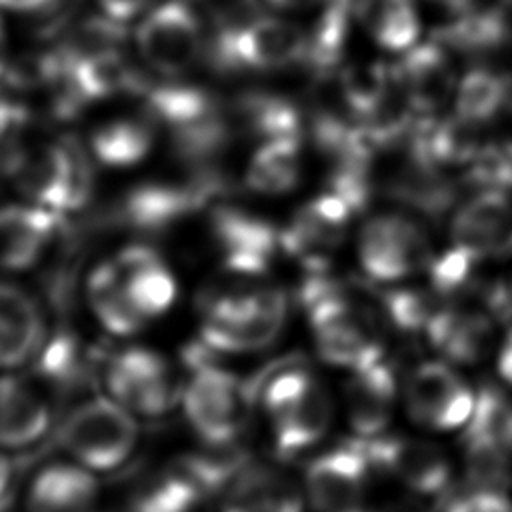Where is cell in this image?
<instances>
[{"instance_id": "6da1fadb", "label": "cell", "mask_w": 512, "mask_h": 512, "mask_svg": "<svg viewBox=\"0 0 512 512\" xmlns=\"http://www.w3.org/2000/svg\"><path fill=\"white\" fill-rule=\"evenodd\" d=\"M274 446L292 456L316 446L330 430L336 402L328 386L302 362L272 366L254 386Z\"/></svg>"}, {"instance_id": "7a4b0ae2", "label": "cell", "mask_w": 512, "mask_h": 512, "mask_svg": "<svg viewBox=\"0 0 512 512\" xmlns=\"http://www.w3.org/2000/svg\"><path fill=\"white\" fill-rule=\"evenodd\" d=\"M336 90V110L376 148L396 146L414 124L390 58L346 62L336 72Z\"/></svg>"}, {"instance_id": "3957f363", "label": "cell", "mask_w": 512, "mask_h": 512, "mask_svg": "<svg viewBox=\"0 0 512 512\" xmlns=\"http://www.w3.org/2000/svg\"><path fill=\"white\" fill-rule=\"evenodd\" d=\"M288 298L274 286H234L206 296L200 338L208 352L244 354L268 348L282 334Z\"/></svg>"}, {"instance_id": "277c9868", "label": "cell", "mask_w": 512, "mask_h": 512, "mask_svg": "<svg viewBox=\"0 0 512 512\" xmlns=\"http://www.w3.org/2000/svg\"><path fill=\"white\" fill-rule=\"evenodd\" d=\"M180 386V404L190 428L214 448L230 446L246 428L254 408V386L214 364L206 348L194 350Z\"/></svg>"}, {"instance_id": "5b68a950", "label": "cell", "mask_w": 512, "mask_h": 512, "mask_svg": "<svg viewBox=\"0 0 512 512\" xmlns=\"http://www.w3.org/2000/svg\"><path fill=\"white\" fill-rule=\"evenodd\" d=\"M356 258L366 276L400 284L434 264V240L412 212L386 206L368 214L356 230Z\"/></svg>"}, {"instance_id": "8992f818", "label": "cell", "mask_w": 512, "mask_h": 512, "mask_svg": "<svg viewBox=\"0 0 512 512\" xmlns=\"http://www.w3.org/2000/svg\"><path fill=\"white\" fill-rule=\"evenodd\" d=\"M4 172L30 204L58 214L78 210L92 190L86 158L72 142H34L12 150Z\"/></svg>"}, {"instance_id": "52a82bcc", "label": "cell", "mask_w": 512, "mask_h": 512, "mask_svg": "<svg viewBox=\"0 0 512 512\" xmlns=\"http://www.w3.org/2000/svg\"><path fill=\"white\" fill-rule=\"evenodd\" d=\"M304 304L320 356L346 372L384 360L382 340L370 314L324 284L310 282Z\"/></svg>"}, {"instance_id": "ba28073f", "label": "cell", "mask_w": 512, "mask_h": 512, "mask_svg": "<svg viewBox=\"0 0 512 512\" xmlns=\"http://www.w3.org/2000/svg\"><path fill=\"white\" fill-rule=\"evenodd\" d=\"M400 410L426 434H450L468 428L478 396L450 360L434 358L416 364L400 384Z\"/></svg>"}, {"instance_id": "9c48e42d", "label": "cell", "mask_w": 512, "mask_h": 512, "mask_svg": "<svg viewBox=\"0 0 512 512\" xmlns=\"http://www.w3.org/2000/svg\"><path fill=\"white\" fill-rule=\"evenodd\" d=\"M58 440L74 462L92 472L120 468L136 450L134 414L114 398H90L74 406L58 428Z\"/></svg>"}, {"instance_id": "30bf717a", "label": "cell", "mask_w": 512, "mask_h": 512, "mask_svg": "<svg viewBox=\"0 0 512 512\" xmlns=\"http://www.w3.org/2000/svg\"><path fill=\"white\" fill-rule=\"evenodd\" d=\"M452 252L474 264L512 256V190L480 184L452 208L448 220Z\"/></svg>"}, {"instance_id": "8fae6325", "label": "cell", "mask_w": 512, "mask_h": 512, "mask_svg": "<svg viewBox=\"0 0 512 512\" xmlns=\"http://www.w3.org/2000/svg\"><path fill=\"white\" fill-rule=\"evenodd\" d=\"M148 106L156 120L166 124L178 152L202 162L214 156L228 140L230 126L216 100L190 86H160L148 90Z\"/></svg>"}, {"instance_id": "7c38bea8", "label": "cell", "mask_w": 512, "mask_h": 512, "mask_svg": "<svg viewBox=\"0 0 512 512\" xmlns=\"http://www.w3.org/2000/svg\"><path fill=\"white\" fill-rule=\"evenodd\" d=\"M104 382L110 398L134 416H164L180 400L168 360L146 346L114 352L104 366Z\"/></svg>"}, {"instance_id": "4fadbf2b", "label": "cell", "mask_w": 512, "mask_h": 512, "mask_svg": "<svg viewBox=\"0 0 512 512\" xmlns=\"http://www.w3.org/2000/svg\"><path fill=\"white\" fill-rule=\"evenodd\" d=\"M212 56L220 68H286L306 60V30L280 18L246 20L220 30Z\"/></svg>"}, {"instance_id": "5bb4252c", "label": "cell", "mask_w": 512, "mask_h": 512, "mask_svg": "<svg viewBox=\"0 0 512 512\" xmlns=\"http://www.w3.org/2000/svg\"><path fill=\"white\" fill-rule=\"evenodd\" d=\"M430 34L462 64L504 60L512 50V0H474L458 10L438 14Z\"/></svg>"}, {"instance_id": "9a60e30c", "label": "cell", "mask_w": 512, "mask_h": 512, "mask_svg": "<svg viewBox=\"0 0 512 512\" xmlns=\"http://www.w3.org/2000/svg\"><path fill=\"white\" fill-rule=\"evenodd\" d=\"M364 444L370 446L366 450L370 462L412 494L436 496L452 482L450 454L426 436H400L388 430Z\"/></svg>"}, {"instance_id": "2e32d148", "label": "cell", "mask_w": 512, "mask_h": 512, "mask_svg": "<svg viewBox=\"0 0 512 512\" xmlns=\"http://www.w3.org/2000/svg\"><path fill=\"white\" fill-rule=\"evenodd\" d=\"M302 486L316 512H364L370 458L354 444L328 448L308 464Z\"/></svg>"}, {"instance_id": "e0dca14e", "label": "cell", "mask_w": 512, "mask_h": 512, "mask_svg": "<svg viewBox=\"0 0 512 512\" xmlns=\"http://www.w3.org/2000/svg\"><path fill=\"white\" fill-rule=\"evenodd\" d=\"M512 102V70L504 60H480L460 66L448 114L478 134H496Z\"/></svg>"}, {"instance_id": "ac0fdd59", "label": "cell", "mask_w": 512, "mask_h": 512, "mask_svg": "<svg viewBox=\"0 0 512 512\" xmlns=\"http://www.w3.org/2000/svg\"><path fill=\"white\" fill-rule=\"evenodd\" d=\"M392 64L414 120L448 110L462 62L440 40L428 34Z\"/></svg>"}, {"instance_id": "d6986e66", "label": "cell", "mask_w": 512, "mask_h": 512, "mask_svg": "<svg viewBox=\"0 0 512 512\" xmlns=\"http://www.w3.org/2000/svg\"><path fill=\"white\" fill-rule=\"evenodd\" d=\"M354 208V202L328 188L308 200L282 230V248L304 264H322L348 238Z\"/></svg>"}, {"instance_id": "ffe728a7", "label": "cell", "mask_w": 512, "mask_h": 512, "mask_svg": "<svg viewBox=\"0 0 512 512\" xmlns=\"http://www.w3.org/2000/svg\"><path fill=\"white\" fill-rule=\"evenodd\" d=\"M142 58L168 76L186 72L202 50V28L182 2H166L152 10L136 32Z\"/></svg>"}, {"instance_id": "44dd1931", "label": "cell", "mask_w": 512, "mask_h": 512, "mask_svg": "<svg viewBox=\"0 0 512 512\" xmlns=\"http://www.w3.org/2000/svg\"><path fill=\"white\" fill-rule=\"evenodd\" d=\"M358 38L372 54L398 58L430 34L428 8L422 0H352Z\"/></svg>"}, {"instance_id": "7402d4cb", "label": "cell", "mask_w": 512, "mask_h": 512, "mask_svg": "<svg viewBox=\"0 0 512 512\" xmlns=\"http://www.w3.org/2000/svg\"><path fill=\"white\" fill-rule=\"evenodd\" d=\"M218 512H302V482L268 462L242 460L224 480Z\"/></svg>"}, {"instance_id": "603a6c76", "label": "cell", "mask_w": 512, "mask_h": 512, "mask_svg": "<svg viewBox=\"0 0 512 512\" xmlns=\"http://www.w3.org/2000/svg\"><path fill=\"white\" fill-rule=\"evenodd\" d=\"M210 228L224 270L240 276H260L272 266L276 250L282 248V232L234 206L214 208Z\"/></svg>"}, {"instance_id": "cb8c5ba5", "label": "cell", "mask_w": 512, "mask_h": 512, "mask_svg": "<svg viewBox=\"0 0 512 512\" xmlns=\"http://www.w3.org/2000/svg\"><path fill=\"white\" fill-rule=\"evenodd\" d=\"M118 288L136 312L148 324L166 314L178 294V282L166 260L146 244H130L108 258Z\"/></svg>"}, {"instance_id": "d4e9b609", "label": "cell", "mask_w": 512, "mask_h": 512, "mask_svg": "<svg viewBox=\"0 0 512 512\" xmlns=\"http://www.w3.org/2000/svg\"><path fill=\"white\" fill-rule=\"evenodd\" d=\"M218 182L202 172L192 182H150L126 194L118 218L140 232H160L206 204Z\"/></svg>"}, {"instance_id": "484cf974", "label": "cell", "mask_w": 512, "mask_h": 512, "mask_svg": "<svg viewBox=\"0 0 512 512\" xmlns=\"http://www.w3.org/2000/svg\"><path fill=\"white\" fill-rule=\"evenodd\" d=\"M344 416L360 442L386 434L400 406V384L384 360L350 370L342 390Z\"/></svg>"}, {"instance_id": "4316f807", "label": "cell", "mask_w": 512, "mask_h": 512, "mask_svg": "<svg viewBox=\"0 0 512 512\" xmlns=\"http://www.w3.org/2000/svg\"><path fill=\"white\" fill-rule=\"evenodd\" d=\"M54 390L36 374L0 380V448L36 444L54 424Z\"/></svg>"}, {"instance_id": "83f0119b", "label": "cell", "mask_w": 512, "mask_h": 512, "mask_svg": "<svg viewBox=\"0 0 512 512\" xmlns=\"http://www.w3.org/2000/svg\"><path fill=\"white\" fill-rule=\"evenodd\" d=\"M62 218L36 204L0 210V270L20 272L36 266L54 244Z\"/></svg>"}, {"instance_id": "f1b7e54d", "label": "cell", "mask_w": 512, "mask_h": 512, "mask_svg": "<svg viewBox=\"0 0 512 512\" xmlns=\"http://www.w3.org/2000/svg\"><path fill=\"white\" fill-rule=\"evenodd\" d=\"M46 340V322L36 298L10 282H0V368L32 362Z\"/></svg>"}, {"instance_id": "f546056e", "label": "cell", "mask_w": 512, "mask_h": 512, "mask_svg": "<svg viewBox=\"0 0 512 512\" xmlns=\"http://www.w3.org/2000/svg\"><path fill=\"white\" fill-rule=\"evenodd\" d=\"M98 482L78 462H54L32 478L26 492L28 512H94Z\"/></svg>"}, {"instance_id": "4dcf8cb0", "label": "cell", "mask_w": 512, "mask_h": 512, "mask_svg": "<svg viewBox=\"0 0 512 512\" xmlns=\"http://www.w3.org/2000/svg\"><path fill=\"white\" fill-rule=\"evenodd\" d=\"M206 494L208 488L186 460L146 476L130 498V512H194Z\"/></svg>"}, {"instance_id": "1f68e13d", "label": "cell", "mask_w": 512, "mask_h": 512, "mask_svg": "<svg viewBox=\"0 0 512 512\" xmlns=\"http://www.w3.org/2000/svg\"><path fill=\"white\" fill-rule=\"evenodd\" d=\"M64 62L68 68L70 82L82 100H98L122 92L142 90L140 74L124 60V56L118 50L98 52L78 60Z\"/></svg>"}, {"instance_id": "d6a6232c", "label": "cell", "mask_w": 512, "mask_h": 512, "mask_svg": "<svg viewBox=\"0 0 512 512\" xmlns=\"http://www.w3.org/2000/svg\"><path fill=\"white\" fill-rule=\"evenodd\" d=\"M302 136L268 138L260 144L246 168V184L258 194L290 192L302 170Z\"/></svg>"}, {"instance_id": "836d02e7", "label": "cell", "mask_w": 512, "mask_h": 512, "mask_svg": "<svg viewBox=\"0 0 512 512\" xmlns=\"http://www.w3.org/2000/svg\"><path fill=\"white\" fill-rule=\"evenodd\" d=\"M86 300L100 326L114 336H132L146 326L124 300L108 258L90 270Z\"/></svg>"}, {"instance_id": "e575fe53", "label": "cell", "mask_w": 512, "mask_h": 512, "mask_svg": "<svg viewBox=\"0 0 512 512\" xmlns=\"http://www.w3.org/2000/svg\"><path fill=\"white\" fill-rule=\"evenodd\" d=\"M154 144V128L148 120L120 118L96 128L90 146L106 166H132L140 162Z\"/></svg>"}, {"instance_id": "d590c367", "label": "cell", "mask_w": 512, "mask_h": 512, "mask_svg": "<svg viewBox=\"0 0 512 512\" xmlns=\"http://www.w3.org/2000/svg\"><path fill=\"white\" fill-rule=\"evenodd\" d=\"M238 108L240 122L264 140L304 136L302 114L286 98L270 94H248L240 100Z\"/></svg>"}, {"instance_id": "8d00e7d4", "label": "cell", "mask_w": 512, "mask_h": 512, "mask_svg": "<svg viewBox=\"0 0 512 512\" xmlns=\"http://www.w3.org/2000/svg\"><path fill=\"white\" fill-rule=\"evenodd\" d=\"M446 512H512V498L494 488H482L456 498Z\"/></svg>"}, {"instance_id": "74e56055", "label": "cell", "mask_w": 512, "mask_h": 512, "mask_svg": "<svg viewBox=\"0 0 512 512\" xmlns=\"http://www.w3.org/2000/svg\"><path fill=\"white\" fill-rule=\"evenodd\" d=\"M18 474L20 470L16 460L0 452V512H6L14 500Z\"/></svg>"}, {"instance_id": "f35d334b", "label": "cell", "mask_w": 512, "mask_h": 512, "mask_svg": "<svg viewBox=\"0 0 512 512\" xmlns=\"http://www.w3.org/2000/svg\"><path fill=\"white\" fill-rule=\"evenodd\" d=\"M112 20H128L142 12L150 0H98Z\"/></svg>"}, {"instance_id": "ab89813d", "label": "cell", "mask_w": 512, "mask_h": 512, "mask_svg": "<svg viewBox=\"0 0 512 512\" xmlns=\"http://www.w3.org/2000/svg\"><path fill=\"white\" fill-rule=\"evenodd\" d=\"M496 370L498 376L512 386V328L504 332V336L498 340L496 346Z\"/></svg>"}, {"instance_id": "60d3db41", "label": "cell", "mask_w": 512, "mask_h": 512, "mask_svg": "<svg viewBox=\"0 0 512 512\" xmlns=\"http://www.w3.org/2000/svg\"><path fill=\"white\" fill-rule=\"evenodd\" d=\"M22 120V110L0 96V138Z\"/></svg>"}, {"instance_id": "b9f144b4", "label": "cell", "mask_w": 512, "mask_h": 512, "mask_svg": "<svg viewBox=\"0 0 512 512\" xmlns=\"http://www.w3.org/2000/svg\"><path fill=\"white\" fill-rule=\"evenodd\" d=\"M428 10H434L436 14H446L452 10H458L462 6L472 4L474 0H422Z\"/></svg>"}, {"instance_id": "7bdbcfd3", "label": "cell", "mask_w": 512, "mask_h": 512, "mask_svg": "<svg viewBox=\"0 0 512 512\" xmlns=\"http://www.w3.org/2000/svg\"><path fill=\"white\" fill-rule=\"evenodd\" d=\"M50 2L52 0H0V6L8 10H38Z\"/></svg>"}, {"instance_id": "ee69618b", "label": "cell", "mask_w": 512, "mask_h": 512, "mask_svg": "<svg viewBox=\"0 0 512 512\" xmlns=\"http://www.w3.org/2000/svg\"><path fill=\"white\" fill-rule=\"evenodd\" d=\"M498 136L502 138V142L512 150V102H510V108L506 112V118L498 130Z\"/></svg>"}, {"instance_id": "f6af8a7d", "label": "cell", "mask_w": 512, "mask_h": 512, "mask_svg": "<svg viewBox=\"0 0 512 512\" xmlns=\"http://www.w3.org/2000/svg\"><path fill=\"white\" fill-rule=\"evenodd\" d=\"M272 6H276V8H294V6H300V4H306V2H310V0H268ZM314 2H318V0H314Z\"/></svg>"}, {"instance_id": "bcb514c9", "label": "cell", "mask_w": 512, "mask_h": 512, "mask_svg": "<svg viewBox=\"0 0 512 512\" xmlns=\"http://www.w3.org/2000/svg\"><path fill=\"white\" fill-rule=\"evenodd\" d=\"M4 52H6V38H4V26L0 20V74L4 70Z\"/></svg>"}]
</instances>
